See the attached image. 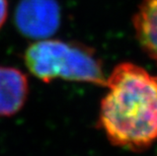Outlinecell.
Segmentation results:
<instances>
[{"mask_svg":"<svg viewBox=\"0 0 157 156\" xmlns=\"http://www.w3.org/2000/svg\"><path fill=\"white\" fill-rule=\"evenodd\" d=\"M98 127L113 145L134 152L157 141V75L131 62L120 63L106 77Z\"/></svg>","mask_w":157,"mask_h":156,"instance_id":"1","label":"cell"},{"mask_svg":"<svg viewBox=\"0 0 157 156\" xmlns=\"http://www.w3.org/2000/svg\"><path fill=\"white\" fill-rule=\"evenodd\" d=\"M29 72L45 83L55 79L105 86L102 62L94 49L78 42L39 40L25 52Z\"/></svg>","mask_w":157,"mask_h":156,"instance_id":"2","label":"cell"},{"mask_svg":"<svg viewBox=\"0 0 157 156\" xmlns=\"http://www.w3.org/2000/svg\"><path fill=\"white\" fill-rule=\"evenodd\" d=\"M15 24L28 38L47 39L59 28L60 7L56 0H21L15 11Z\"/></svg>","mask_w":157,"mask_h":156,"instance_id":"3","label":"cell"},{"mask_svg":"<svg viewBox=\"0 0 157 156\" xmlns=\"http://www.w3.org/2000/svg\"><path fill=\"white\" fill-rule=\"evenodd\" d=\"M29 80L17 68L0 66V117H11L25 105Z\"/></svg>","mask_w":157,"mask_h":156,"instance_id":"4","label":"cell"},{"mask_svg":"<svg viewBox=\"0 0 157 156\" xmlns=\"http://www.w3.org/2000/svg\"><path fill=\"white\" fill-rule=\"evenodd\" d=\"M133 25L141 48L157 61V0H142L133 17Z\"/></svg>","mask_w":157,"mask_h":156,"instance_id":"5","label":"cell"},{"mask_svg":"<svg viewBox=\"0 0 157 156\" xmlns=\"http://www.w3.org/2000/svg\"><path fill=\"white\" fill-rule=\"evenodd\" d=\"M8 12V3L7 0H0V29L4 25L7 17Z\"/></svg>","mask_w":157,"mask_h":156,"instance_id":"6","label":"cell"}]
</instances>
